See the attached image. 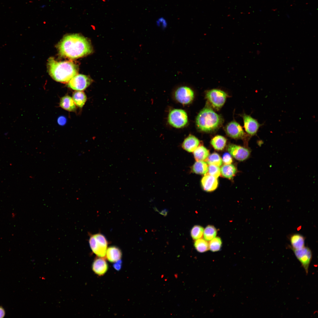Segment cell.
<instances>
[{
	"label": "cell",
	"instance_id": "obj_1",
	"mask_svg": "<svg viewBox=\"0 0 318 318\" xmlns=\"http://www.w3.org/2000/svg\"><path fill=\"white\" fill-rule=\"evenodd\" d=\"M62 57L75 59L90 54L93 49L89 40L78 34L64 36L57 45Z\"/></svg>",
	"mask_w": 318,
	"mask_h": 318
},
{
	"label": "cell",
	"instance_id": "obj_2",
	"mask_svg": "<svg viewBox=\"0 0 318 318\" xmlns=\"http://www.w3.org/2000/svg\"><path fill=\"white\" fill-rule=\"evenodd\" d=\"M48 72L55 80L63 83H68L74 76L77 74L79 67L71 61L57 62L52 57L48 60Z\"/></svg>",
	"mask_w": 318,
	"mask_h": 318
},
{
	"label": "cell",
	"instance_id": "obj_3",
	"mask_svg": "<svg viewBox=\"0 0 318 318\" xmlns=\"http://www.w3.org/2000/svg\"><path fill=\"white\" fill-rule=\"evenodd\" d=\"M223 122L221 117L208 107L203 109L198 114L196 119V125L198 129L206 132H211L217 130Z\"/></svg>",
	"mask_w": 318,
	"mask_h": 318
},
{
	"label": "cell",
	"instance_id": "obj_4",
	"mask_svg": "<svg viewBox=\"0 0 318 318\" xmlns=\"http://www.w3.org/2000/svg\"><path fill=\"white\" fill-rule=\"evenodd\" d=\"M89 243L92 252L98 257L104 258L106 256L108 242L105 237L98 233L90 237Z\"/></svg>",
	"mask_w": 318,
	"mask_h": 318
},
{
	"label": "cell",
	"instance_id": "obj_5",
	"mask_svg": "<svg viewBox=\"0 0 318 318\" xmlns=\"http://www.w3.org/2000/svg\"><path fill=\"white\" fill-rule=\"evenodd\" d=\"M168 121L174 127L177 128L183 127L188 122L187 113L184 110L180 109L172 110L168 114Z\"/></svg>",
	"mask_w": 318,
	"mask_h": 318
},
{
	"label": "cell",
	"instance_id": "obj_6",
	"mask_svg": "<svg viewBox=\"0 0 318 318\" xmlns=\"http://www.w3.org/2000/svg\"><path fill=\"white\" fill-rule=\"evenodd\" d=\"M227 97L226 93L221 90L213 89L208 91L206 94L208 101L214 108H221L225 103Z\"/></svg>",
	"mask_w": 318,
	"mask_h": 318
},
{
	"label": "cell",
	"instance_id": "obj_7",
	"mask_svg": "<svg viewBox=\"0 0 318 318\" xmlns=\"http://www.w3.org/2000/svg\"><path fill=\"white\" fill-rule=\"evenodd\" d=\"M93 82V80L90 76L77 74L68 82L67 86L73 90L83 91L88 87Z\"/></svg>",
	"mask_w": 318,
	"mask_h": 318
},
{
	"label": "cell",
	"instance_id": "obj_8",
	"mask_svg": "<svg viewBox=\"0 0 318 318\" xmlns=\"http://www.w3.org/2000/svg\"><path fill=\"white\" fill-rule=\"evenodd\" d=\"M297 259L301 263L306 274L308 272L312 258V253L309 247L304 246L300 249H292Z\"/></svg>",
	"mask_w": 318,
	"mask_h": 318
},
{
	"label": "cell",
	"instance_id": "obj_9",
	"mask_svg": "<svg viewBox=\"0 0 318 318\" xmlns=\"http://www.w3.org/2000/svg\"><path fill=\"white\" fill-rule=\"evenodd\" d=\"M176 100L180 103L187 104L190 103L194 98V93L190 87L183 86L178 88L175 92Z\"/></svg>",
	"mask_w": 318,
	"mask_h": 318
},
{
	"label": "cell",
	"instance_id": "obj_10",
	"mask_svg": "<svg viewBox=\"0 0 318 318\" xmlns=\"http://www.w3.org/2000/svg\"><path fill=\"white\" fill-rule=\"evenodd\" d=\"M227 150L235 158L239 161L246 160L250 154V151L248 149L235 144L229 145L228 146Z\"/></svg>",
	"mask_w": 318,
	"mask_h": 318
},
{
	"label": "cell",
	"instance_id": "obj_11",
	"mask_svg": "<svg viewBox=\"0 0 318 318\" xmlns=\"http://www.w3.org/2000/svg\"><path fill=\"white\" fill-rule=\"evenodd\" d=\"M225 130L229 136L234 139L242 138L246 135L241 126L234 121L226 125Z\"/></svg>",
	"mask_w": 318,
	"mask_h": 318
},
{
	"label": "cell",
	"instance_id": "obj_12",
	"mask_svg": "<svg viewBox=\"0 0 318 318\" xmlns=\"http://www.w3.org/2000/svg\"><path fill=\"white\" fill-rule=\"evenodd\" d=\"M244 126L246 132L252 136L256 134L261 125L250 116L244 114L243 115Z\"/></svg>",
	"mask_w": 318,
	"mask_h": 318
},
{
	"label": "cell",
	"instance_id": "obj_13",
	"mask_svg": "<svg viewBox=\"0 0 318 318\" xmlns=\"http://www.w3.org/2000/svg\"><path fill=\"white\" fill-rule=\"evenodd\" d=\"M201 183L203 189L207 192L215 190L218 185L217 178L207 174L204 175L202 178Z\"/></svg>",
	"mask_w": 318,
	"mask_h": 318
},
{
	"label": "cell",
	"instance_id": "obj_14",
	"mask_svg": "<svg viewBox=\"0 0 318 318\" xmlns=\"http://www.w3.org/2000/svg\"><path fill=\"white\" fill-rule=\"evenodd\" d=\"M92 270L95 273L99 276L103 275L108 269V265L103 258H96L92 266Z\"/></svg>",
	"mask_w": 318,
	"mask_h": 318
},
{
	"label": "cell",
	"instance_id": "obj_15",
	"mask_svg": "<svg viewBox=\"0 0 318 318\" xmlns=\"http://www.w3.org/2000/svg\"><path fill=\"white\" fill-rule=\"evenodd\" d=\"M199 143V140L196 137L190 135L184 140L182 147L186 151L192 152L198 146Z\"/></svg>",
	"mask_w": 318,
	"mask_h": 318
},
{
	"label": "cell",
	"instance_id": "obj_16",
	"mask_svg": "<svg viewBox=\"0 0 318 318\" xmlns=\"http://www.w3.org/2000/svg\"><path fill=\"white\" fill-rule=\"evenodd\" d=\"M122 256V252L117 247L111 246L107 249L105 257L110 262H115L120 260Z\"/></svg>",
	"mask_w": 318,
	"mask_h": 318
},
{
	"label": "cell",
	"instance_id": "obj_17",
	"mask_svg": "<svg viewBox=\"0 0 318 318\" xmlns=\"http://www.w3.org/2000/svg\"><path fill=\"white\" fill-rule=\"evenodd\" d=\"M59 104L62 108L67 111L72 112H75L76 111V105L72 97L69 95H66L62 97L60 99Z\"/></svg>",
	"mask_w": 318,
	"mask_h": 318
},
{
	"label": "cell",
	"instance_id": "obj_18",
	"mask_svg": "<svg viewBox=\"0 0 318 318\" xmlns=\"http://www.w3.org/2000/svg\"><path fill=\"white\" fill-rule=\"evenodd\" d=\"M290 241L292 249H298L305 246V238L299 233H295L291 235Z\"/></svg>",
	"mask_w": 318,
	"mask_h": 318
},
{
	"label": "cell",
	"instance_id": "obj_19",
	"mask_svg": "<svg viewBox=\"0 0 318 318\" xmlns=\"http://www.w3.org/2000/svg\"><path fill=\"white\" fill-rule=\"evenodd\" d=\"M72 98L76 106L82 108L87 100L85 94L82 91H76L74 92Z\"/></svg>",
	"mask_w": 318,
	"mask_h": 318
},
{
	"label": "cell",
	"instance_id": "obj_20",
	"mask_svg": "<svg viewBox=\"0 0 318 318\" xmlns=\"http://www.w3.org/2000/svg\"><path fill=\"white\" fill-rule=\"evenodd\" d=\"M193 152L194 158L196 161L205 160L209 154V150L203 146H198Z\"/></svg>",
	"mask_w": 318,
	"mask_h": 318
},
{
	"label": "cell",
	"instance_id": "obj_21",
	"mask_svg": "<svg viewBox=\"0 0 318 318\" xmlns=\"http://www.w3.org/2000/svg\"><path fill=\"white\" fill-rule=\"evenodd\" d=\"M226 143V139L224 137L217 135L214 137L211 141V143L214 149L218 150H223Z\"/></svg>",
	"mask_w": 318,
	"mask_h": 318
},
{
	"label": "cell",
	"instance_id": "obj_22",
	"mask_svg": "<svg viewBox=\"0 0 318 318\" xmlns=\"http://www.w3.org/2000/svg\"><path fill=\"white\" fill-rule=\"evenodd\" d=\"M221 173L226 178L231 179L235 175L236 172V167L232 164H225L221 169Z\"/></svg>",
	"mask_w": 318,
	"mask_h": 318
},
{
	"label": "cell",
	"instance_id": "obj_23",
	"mask_svg": "<svg viewBox=\"0 0 318 318\" xmlns=\"http://www.w3.org/2000/svg\"><path fill=\"white\" fill-rule=\"evenodd\" d=\"M208 167L207 163L204 161H196L193 165L192 170L196 174L205 175L207 173Z\"/></svg>",
	"mask_w": 318,
	"mask_h": 318
},
{
	"label": "cell",
	"instance_id": "obj_24",
	"mask_svg": "<svg viewBox=\"0 0 318 318\" xmlns=\"http://www.w3.org/2000/svg\"><path fill=\"white\" fill-rule=\"evenodd\" d=\"M194 245L196 250L199 252H205L209 249V243L204 239L200 238L196 240Z\"/></svg>",
	"mask_w": 318,
	"mask_h": 318
},
{
	"label": "cell",
	"instance_id": "obj_25",
	"mask_svg": "<svg viewBox=\"0 0 318 318\" xmlns=\"http://www.w3.org/2000/svg\"><path fill=\"white\" fill-rule=\"evenodd\" d=\"M207 163L209 165H213L218 166L221 165L222 161V159L218 154L214 153L209 155L205 160Z\"/></svg>",
	"mask_w": 318,
	"mask_h": 318
},
{
	"label": "cell",
	"instance_id": "obj_26",
	"mask_svg": "<svg viewBox=\"0 0 318 318\" xmlns=\"http://www.w3.org/2000/svg\"><path fill=\"white\" fill-rule=\"evenodd\" d=\"M217 234V230L213 226L208 225L204 230L203 235L204 238L207 241H210L215 237Z\"/></svg>",
	"mask_w": 318,
	"mask_h": 318
},
{
	"label": "cell",
	"instance_id": "obj_27",
	"mask_svg": "<svg viewBox=\"0 0 318 318\" xmlns=\"http://www.w3.org/2000/svg\"><path fill=\"white\" fill-rule=\"evenodd\" d=\"M204 229L202 226L196 225L192 228L191 231V236L194 240L201 238L203 235Z\"/></svg>",
	"mask_w": 318,
	"mask_h": 318
},
{
	"label": "cell",
	"instance_id": "obj_28",
	"mask_svg": "<svg viewBox=\"0 0 318 318\" xmlns=\"http://www.w3.org/2000/svg\"><path fill=\"white\" fill-rule=\"evenodd\" d=\"M222 244L221 240L219 237H215L210 241L209 244V249L213 252L218 251L220 249Z\"/></svg>",
	"mask_w": 318,
	"mask_h": 318
},
{
	"label": "cell",
	"instance_id": "obj_29",
	"mask_svg": "<svg viewBox=\"0 0 318 318\" xmlns=\"http://www.w3.org/2000/svg\"><path fill=\"white\" fill-rule=\"evenodd\" d=\"M219 166L209 165L208 167L207 174L217 178L221 175V170Z\"/></svg>",
	"mask_w": 318,
	"mask_h": 318
},
{
	"label": "cell",
	"instance_id": "obj_30",
	"mask_svg": "<svg viewBox=\"0 0 318 318\" xmlns=\"http://www.w3.org/2000/svg\"><path fill=\"white\" fill-rule=\"evenodd\" d=\"M222 160L223 163L226 165L231 164L233 162V160L231 155L227 153L223 154Z\"/></svg>",
	"mask_w": 318,
	"mask_h": 318
},
{
	"label": "cell",
	"instance_id": "obj_31",
	"mask_svg": "<svg viewBox=\"0 0 318 318\" xmlns=\"http://www.w3.org/2000/svg\"><path fill=\"white\" fill-rule=\"evenodd\" d=\"M157 24L158 25H160L161 24L162 26L165 27L167 25V22L165 20L163 17H160L158 19L157 21Z\"/></svg>",
	"mask_w": 318,
	"mask_h": 318
},
{
	"label": "cell",
	"instance_id": "obj_32",
	"mask_svg": "<svg viewBox=\"0 0 318 318\" xmlns=\"http://www.w3.org/2000/svg\"><path fill=\"white\" fill-rule=\"evenodd\" d=\"M116 263L114 265V267L117 270H119L121 266V261L120 260L116 262Z\"/></svg>",
	"mask_w": 318,
	"mask_h": 318
},
{
	"label": "cell",
	"instance_id": "obj_33",
	"mask_svg": "<svg viewBox=\"0 0 318 318\" xmlns=\"http://www.w3.org/2000/svg\"><path fill=\"white\" fill-rule=\"evenodd\" d=\"M66 122V118L63 117H59L58 120V122L59 124L60 125H63Z\"/></svg>",
	"mask_w": 318,
	"mask_h": 318
},
{
	"label": "cell",
	"instance_id": "obj_34",
	"mask_svg": "<svg viewBox=\"0 0 318 318\" xmlns=\"http://www.w3.org/2000/svg\"><path fill=\"white\" fill-rule=\"evenodd\" d=\"M5 315V311L4 309L1 307H0V318H2Z\"/></svg>",
	"mask_w": 318,
	"mask_h": 318
}]
</instances>
